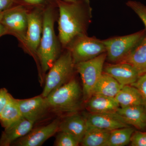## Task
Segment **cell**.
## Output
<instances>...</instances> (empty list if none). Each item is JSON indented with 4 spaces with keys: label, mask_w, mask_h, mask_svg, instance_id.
I'll list each match as a JSON object with an SVG mask.
<instances>
[{
    "label": "cell",
    "mask_w": 146,
    "mask_h": 146,
    "mask_svg": "<svg viewBox=\"0 0 146 146\" xmlns=\"http://www.w3.org/2000/svg\"><path fill=\"white\" fill-rule=\"evenodd\" d=\"M58 11V39L65 48L74 38L87 34L92 18V8L89 0L67 2L56 0Z\"/></svg>",
    "instance_id": "6da1fadb"
},
{
    "label": "cell",
    "mask_w": 146,
    "mask_h": 146,
    "mask_svg": "<svg viewBox=\"0 0 146 146\" xmlns=\"http://www.w3.org/2000/svg\"><path fill=\"white\" fill-rule=\"evenodd\" d=\"M57 4L45 9L43 16L42 37L36 52V57L43 73L49 70L60 56L62 46L54 31V23L57 19Z\"/></svg>",
    "instance_id": "7a4b0ae2"
},
{
    "label": "cell",
    "mask_w": 146,
    "mask_h": 146,
    "mask_svg": "<svg viewBox=\"0 0 146 146\" xmlns=\"http://www.w3.org/2000/svg\"><path fill=\"white\" fill-rule=\"evenodd\" d=\"M45 99L50 109L58 112L74 113L81 109L83 93L76 80L72 78Z\"/></svg>",
    "instance_id": "3957f363"
},
{
    "label": "cell",
    "mask_w": 146,
    "mask_h": 146,
    "mask_svg": "<svg viewBox=\"0 0 146 146\" xmlns=\"http://www.w3.org/2000/svg\"><path fill=\"white\" fill-rule=\"evenodd\" d=\"M65 49L66 50L60 55L49 70L42 94L44 98H46L72 78L75 68V64L70 51Z\"/></svg>",
    "instance_id": "277c9868"
},
{
    "label": "cell",
    "mask_w": 146,
    "mask_h": 146,
    "mask_svg": "<svg viewBox=\"0 0 146 146\" xmlns=\"http://www.w3.org/2000/svg\"><path fill=\"white\" fill-rule=\"evenodd\" d=\"M146 35L144 29L133 34L103 40L106 48V59L111 63L122 62Z\"/></svg>",
    "instance_id": "5b68a950"
},
{
    "label": "cell",
    "mask_w": 146,
    "mask_h": 146,
    "mask_svg": "<svg viewBox=\"0 0 146 146\" xmlns=\"http://www.w3.org/2000/svg\"><path fill=\"white\" fill-rule=\"evenodd\" d=\"M29 8L22 4H17L0 14V21L7 34L16 37L23 48L27 29Z\"/></svg>",
    "instance_id": "8992f818"
},
{
    "label": "cell",
    "mask_w": 146,
    "mask_h": 146,
    "mask_svg": "<svg viewBox=\"0 0 146 146\" xmlns=\"http://www.w3.org/2000/svg\"><path fill=\"white\" fill-rule=\"evenodd\" d=\"M70 51L75 65L87 61L106 52L102 40L95 36L90 37L87 34L78 35L70 42L65 48Z\"/></svg>",
    "instance_id": "52a82bcc"
},
{
    "label": "cell",
    "mask_w": 146,
    "mask_h": 146,
    "mask_svg": "<svg viewBox=\"0 0 146 146\" xmlns=\"http://www.w3.org/2000/svg\"><path fill=\"white\" fill-rule=\"evenodd\" d=\"M106 52L91 60L80 62L75 65L80 75L82 83L83 100L86 102L92 96L94 87L103 72Z\"/></svg>",
    "instance_id": "ba28073f"
},
{
    "label": "cell",
    "mask_w": 146,
    "mask_h": 146,
    "mask_svg": "<svg viewBox=\"0 0 146 146\" xmlns=\"http://www.w3.org/2000/svg\"><path fill=\"white\" fill-rule=\"evenodd\" d=\"M45 9L38 7L29 9L28 24L23 49L26 52L35 58L42 37Z\"/></svg>",
    "instance_id": "9c48e42d"
},
{
    "label": "cell",
    "mask_w": 146,
    "mask_h": 146,
    "mask_svg": "<svg viewBox=\"0 0 146 146\" xmlns=\"http://www.w3.org/2000/svg\"><path fill=\"white\" fill-rule=\"evenodd\" d=\"M60 121L56 119L46 125L32 129L25 136L15 141L11 145L40 146L58 131Z\"/></svg>",
    "instance_id": "30bf717a"
},
{
    "label": "cell",
    "mask_w": 146,
    "mask_h": 146,
    "mask_svg": "<svg viewBox=\"0 0 146 146\" xmlns=\"http://www.w3.org/2000/svg\"><path fill=\"white\" fill-rule=\"evenodd\" d=\"M87 127L96 128L111 131L130 126L117 112L87 114L84 116Z\"/></svg>",
    "instance_id": "8fae6325"
},
{
    "label": "cell",
    "mask_w": 146,
    "mask_h": 146,
    "mask_svg": "<svg viewBox=\"0 0 146 146\" xmlns=\"http://www.w3.org/2000/svg\"><path fill=\"white\" fill-rule=\"evenodd\" d=\"M17 101L23 117L34 123L44 117L50 109L46 99L42 96Z\"/></svg>",
    "instance_id": "7c38bea8"
},
{
    "label": "cell",
    "mask_w": 146,
    "mask_h": 146,
    "mask_svg": "<svg viewBox=\"0 0 146 146\" xmlns=\"http://www.w3.org/2000/svg\"><path fill=\"white\" fill-rule=\"evenodd\" d=\"M103 72L112 76L123 86L131 85L140 76L133 66L124 62L106 64L104 65Z\"/></svg>",
    "instance_id": "4fadbf2b"
},
{
    "label": "cell",
    "mask_w": 146,
    "mask_h": 146,
    "mask_svg": "<svg viewBox=\"0 0 146 146\" xmlns=\"http://www.w3.org/2000/svg\"><path fill=\"white\" fill-rule=\"evenodd\" d=\"M34 123L23 118L5 128L0 137V146H9L32 129Z\"/></svg>",
    "instance_id": "5bb4252c"
},
{
    "label": "cell",
    "mask_w": 146,
    "mask_h": 146,
    "mask_svg": "<svg viewBox=\"0 0 146 146\" xmlns=\"http://www.w3.org/2000/svg\"><path fill=\"white\" fill-rule=\"evenodd\" d=\"M86 129L87 124L84 116L74 113L60 122L58 131L70 133L80 144Z\"/></svg>",
    "instance_id": "9a60e30c"
},
{
    "label": "cell",
    "mask_w": 146,
    "mask_h": 146,
    "mask_svg": "<svg viewBox=\"0 0 146 146\" xmlns=\"http://www.w3.org/2000/svg\"><path fill=\"white\" fill-rule=\"evenodd\" d=\"M117 112L129 125L142 131L146 130V109L143 105L120 107Z\"/></svg>",
    "instance_id": "2e32d148"
},
{
    "label": "cell",
    "mask_w": 146,
    "mask_h": 146,
    "mask_svg": "<svg viewBox=\"0 0 146 146\" xmlns=\"http://www.w3.org/2000/svg\"><path fill=\"white\" fill-rule=\"evenodd\" d=\"M86 109L90 113L117 112L120 106L115 98L93 95L86 102Z\"/></svg>",
    "instance_id": "e0dca14e"
},
{
    "label": "cell",
    "mask_w": 146,
    "mask_h": 146,
    "mask_svg": "<svg viewBox=\"0 0 146 146\" xmlns=\"http://www.w3.org/2000/svg\"><path fill=\"white\" fill-rule=\"evenodd\" d=\"M123 86L112 76L103 72L94 87L92 95L115 98Z\"/></svg>",
    "instance_id": "ac0fdd59"
},
{
    "label": "cell",
    "mask_w": 146,
    "mask_h": 146,
    "mask_svg": "<svg viewBox=\"0 0 146 146\" xmlns=\"http://www.w3.org/2000/svg\"><path fill=\"white\" fill-rule=\"evenodd\" d=\"M115 98L121 108L144 106L143 100L140 92L131 85L123 86Z\"/></svg>",
    "instance_id": "d6986e66"
},
{
    "label": "cell",
    "mask_w": 146,
    "mask_h": 146,
    "mask_svg": "<svg viewBox=\"0 0 146 146\" xmlns=\"http://www.w3.org/2000/svg\"><path fill=\"white\" fill-rule=\"evenodd\" d=\"M128 63L137 71L139 75L146 73V35L122 62Z\"/></svg>",
    "instance_id": "ffe728a7"
},
{
    "label": "cell",
    "mask_w": 146,
    "mask_h": 146,
    "mask_svg": "<svg viewBox=\"0 0 146 146\" xmlns=\"http://www.w3.org/2000/svg\"><path fill=\"white\" fill-rule=\"evenodd\" d=\"M23 118L17 99L11 96L0 113V123L2 126L5 128Z\"/></svg>",
    "instance_id": "44dd1931"
},
{
    "label": "cell",
    "mask_w": 146,
    "mask_h": 146,
    "mask_svg": "<svg viewBox=\"0 0 146 146\" xmlns=\"http://www.w3.org/2000/svg\"><path fill=\"white\" fill-rule=\"evenodd\" d=\"M110 132L109 131L87 127L80 144L83 146H106Z\"/></svg>",
    "instance_id": "7402d4cb"
},
{
    "label": "cell",
    "mask_w": 146,
    "mask_h": 146,
    "mask_svg": "<svg viewBox=\"0 0 146 146\" xmlns=\"http://www.w3.org/2000/svg\"><path fill=\"white\" fill-rule=\"evenodd\" d=\"M135 131L131 126L111 131L106 146L127 145L130 143L131 136Z\"/></svg>",
    "instance_id": "603a6c76"
},
{
    "label": "cell",
    "mask_w": 146,
    "mask_h": 146,
    "mask_svg": "<svg viewBox=\"0 0 146 146\" xmlns=\"http://www.w3.org/2000/svg\"><path fill=\"white\" fill-rule=\"evenodd\" d=\"M54 144L56 146H77L80 143L74 136L70 133L59 131Z\"/></svg>",
    "instance_id": "cb8c5ba5"
},
{
    "label": "cell",
    "mask_w": 146,
    "mask_h": 146,
    "mask_svg": "<svg viewBox=\"0 0 146 146\" xmlns=\"http://www.w3.org/2000/svg\"><path fill=\"white\" fill-rule=\"evenodd\" d=\"M131 9L142 20L145 26L146 31V6L140 2L135 1H129L126 3Z\"/></svg>",
    "instance_id": "d4e9b609"
},
{
    "label": "cell",
    "mask_w": 146,
    "mask_h": 146,
    "mask_svg": "<svg viewBox=\"0 0 146 146\" xmlns=\"http://www.w3.org/2000/svg\"><path fill=\"white\" fill-rule=\"evenodd\" d=\"M56 0H18V4H22L29 7L46 8L49 6L56 4Z\"/></svg>",
    "instance_id": "484cf974"
},
{
    "label": "cell",
    "mask_w": 146,
    "mask_h": 146,
    "mask_svg": "<svg viewBox=\"0 0 146 146\" xmlns=\"http://www.w3.org/2000/svg\"><path fill=\"white\" fill-rule=\"evenodd\" d=\"M131 85L136 87L140 92L146 109V73L139 76L136 81Z\"/></svg>",
    "instance_id": "4316f807"
},
{
    "label": "cell",
    "mask_w": 146,
    "mask_h": 146,
    "mask_svg": "<svg viewBox=\"0 0 146 146\" xmlns=\"http://www.w3.org/2000/svg\"><path fill=\"white\" fill-rule=\"evenodd\" d=\"M131 146H146V131H135L130 141Z\"/></svg>",
    "instance_id": "83f0119b"
},
{
    "label": "cell",
    "mask_w": 146,
    "mask_h": 146,
    "mask_svg": "<svg viewBox=\"0 0 146 146\" xmlns=\"http://www.w3.org/2000/svg\"><path fill=\"white\" fill-rule=\"evenodd\" d=\"M11 96L5 88L0 89V113L7 104Z\"/></svg>",
    "instance_id": "f1b7e54d"
},
{
    "label": "cell",
    "mask_w": 146,
    "mask_h": 146,
    "mask_svg": "<svg viewBox=\"0 0 146 146\" xmlns=\"http://www.w3.org/2000/svg\"><path fill=\"white\" fill-rule=\"evenodd\" d=\"M18 4V0H0V14Z\"/></svg>",
    "instance_id": "f546056e"
},
{
    "label": "cell",
    "mask_w": 146,
    "mask_h": 146,
    "mask_svg": "<svg viewBox=\"0 0 146 146\" xmlns=\"http://www.w3.org/2000/svg\"><path fill=\"white\" fill-rule=\"evenodd\" d=\"M7 34L6 30L0 21V37Z\"/></svg>",
    "instance_id": "4dcf8cb0"
},
{
    "label": "cell",
    "mask_w": 146,
    "mask_h": 146,
    "mask_svg": "<svg viewBox=\"0 0 146 146\" xmlns=\"http://www.w3.org/2000/svg\"><path fill=\"white\" fill-rule=\"evenodd\" d=\"M63 1L67 2H75L77 0H63Z\"/></svg>",
    "instance_id": "1f68e13d"
}]
</instances>
